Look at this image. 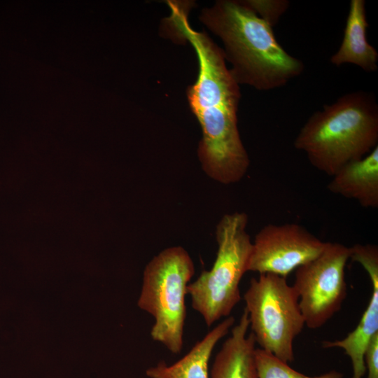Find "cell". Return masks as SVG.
I'll return each instance as SVG.
<instances>
[{
	"label": "cell",
	"instance_id": "1",
	"mask_svg": "<svg viewBox=\"0 0 378 378\" xmlns=\"http://www.w3.org/2000/svg\"><path fill=\"white\" fill-rule=\"evenodd\" d=\"M167 4L171 15L166 23L176 36L190 42L197 57V78L187 96L202 132L198 147L202 167L218 183H237L250 164L237 127L239 84L226 66L223 49L207 34L191 27L183 4L171 1Z\"/></svg>",
	"mask_w": 378,
	"mask_h": 378
},
{
	"label": "cell",
	"instance_id": "2",
	"mask_svg": "<svg viewBox=\"0 0 378 378\" xmlns=\"http://www.w3.org/2000/svg\"><path fill=\"white\" fill-rule=\"evenodd\" d=\"M200 19L221 39L225 59L239 85L271 90L303 72V62L283 48L273 28L244 1H217L202 10Z\"/></svg>",
	"mask_w": 378,
	"mask_h": 378
},
{
	"label": "cell",
	"instance_id": "3",
	"mask_svg": "<svg viewBox=\"0 0 378 378\" xmlns=\"http://www.w3.org/2000/svg\"><path fill=\"white\" fill-rule=\"evenodd\" d=\"M378 146V104L375 95L346 93L313 113L294 141L311 164L332 176Z\"/></svg>",
	"mask_w": 378,
	"mask_h": 378
},
{
	"label": "cell",
	"instance_id": "4",
	"mask_svg": "<svg viewBox=\"0 0 378 378\" xmlns=\"http://www.w3.org/2000/svg\"><path fill=\"white\" fill-rule=\"evenodd\" d=\"M244 212L225 214L217 224V254L210 270L203 271L187 288L191 304L210 327L230 316L241 300L239 284L248 272L252 241Z\"/></svg>",
	"mask_w": 378,
	"mask_h": 378
},
{
	"label": "cell",
	"instance_id": "5",
	"mask_svg": "<svg viewBox=\"0 0 378 378\" xmlns=\"http://www.w3.org/2000/svg\"><path fill=\"white\" fill-rule=\"evenodd\" d=\"M194 273L190 255L180 246L160 251L144 271L138 306L154 318L151 338L175 354L183 347L186 295Z\"/></svg>",
	"mask_w": 378,
	"mask_h": 378
},
{
	"label": "cell",
	"instance_id": "6",
	"mask_svg": "<svg viewBox=\"0 0 378 378\" xmlns=\"http://www.w3.org/2000/svg\"><path fill=\"white\" fill-rule=\"evenodd\" d=\"M244 300L258 348L286 363L293 361V342L305 326L294 287L285 277L260 274L251 279Z\"/></svg>",
	"mask_w": 378,
	"mask_h": 378
},
{
	"label": "cell",
	"instance_id": "7",
	"mask_svg": "<svg viewBox=\"0 0 378 378\" xmlns=\"http://www.w3.org/2000/svg\"><path fill=\"white\" fill-rule=\"evenodd\" d=\"M349 256L350 247L326 242L318 256L295 270L293 286L310 329L321 328L340 310L347 295L345 267Z\"/></svg>",
	"mask_w": 378,
	"mask_h": 378
},
{
	"label": "cell",
	"instance_id": "8",
	"mask_svg": "<svg viewBox=\"0 0 378 378\" xmlns=\"http://www.w3.org/2000/svg\"><path fill=\"white\" fill-rule=\"evenodd\" d=\"M326 244L299 224H268L260 230L252 242L248 272L286 278L318 256Z\"/></svg>",
	"mask_w": 378,
	"mask_h": 378
},
{
	"label": "cell",
	"instance_id": "9",
	"mask_svg": "<svg viewBox=\"0 0 378 378\" xmlns=\"http://www.w3.org/2000/svg\"><path fill=\"white\" fill-rule=\"evenodd\" d=\"M249 328L248 312L244 309L239 323L231 329L215 356L210 378H258L255 363V340Z\"/></svg>",
	"mask_w": 378,
	"mask_h": 378
},
{
	"label": "cell",
	"instance_id": "10",
	"mask_svg": "<svg viewBox=\"0 0 378 378\" xmlns=\"http://www.w3.org/2000/svg\"><path fill=\"white\" fill-rule=\"evenodd\" d=\"M335 195L357 201L365 208L378 207V146L359 160L344 165L328 185Z\"/></svg>",
	"mask_w": 378,
	"mask_h": 378
},
{
	"label": "cell",
	"instance_id": "11",
	"mask_svg": "<svg viewBox=\"0 0 378 378\" xmlns=\"http://www.w3.org/2000/svg\"><path fill=\"white\" fill-rule=\"evenodd\" d=\"M365 1L351 0L346 20L344 36L337 51L330 58L337 66L352 64L371 73L377 70L378 52L367 40Z\"/></svg>",
	"mask_w": 378,
	"mask_h": 378
},
{
	"label": "cell",
	"instance_id": "12",
	"mask_svg": "<svg viewBox=\"0 0 378 378\" xmlns=\"http://www.w3.org/2000/svg\"><path fill=\"white\" fill-rule=\"evenodd\" d=\"M232 316L216 326L180 360L172 365L160 362L146 370L149 378H210L209 363L212 351L220 340L234 323Z\"/></svg>",
	"mask_w": 378,
	"mask_h": 378
},
{
	"label": "cell",
	"instance_id": "13",
	"mask_svg": "<svg viewBox=\"0 0 378 378\" xmlns=\"http://www.w3.org/2000/svg\"><path fill=\"white\" fill-rule=\"evenodd\" d=\"M372 294L368 304L356 328L344 339L323 341V348H341L350 358L352 378H363L366 368L364 360L365 349L372 337L378 333V269L368 271Z\"/></svg>",
	"mask_w": 378,
	"mask_h": 378
},
{
	"label": "cell",
	"instance_id": "14",
	"mask_svg": "<svg viewBox=\"0 0 378 378\" xmlns=\"http://www.w3.org/2000/svg\"><path fill=\"white\" fill-rule=\"evenodd\" d=\"M255 363L258 378H344V374L335 370L316 376L306 375L260 348L255 349Z\"/></svg>",
	"mask_w": 378,
	"mask_h": 378
},
{
	"label": "cell",
	"instance_id": "15",
	"mask_svg": "<svg viewBox=\"0 0 378 378\" xmlns=\"http://www.w3.org/2000/svg\"><path fill=\"white\" fill-rule=\"evenodd\" d=\"M244 2L272 28L290 5L286 0H244Z\"/></svg>",
	"mask_w": 378,
	"mask_h": 378
},
{
	"label": "cell",
	"instance_id": "16",
	"mask_svg": "<svg viewBox=\"0 0 378 378\" xmlns=\"http://www.w3.org/2000/svg\"><path fill=\"white\" fill-rule=\"evenodd\" d=\"M367 378H378V333L368 344L364 355Z\"/></svg>",
	"mask_w": 378,
	"mask_h": 378
}]
</instances>
